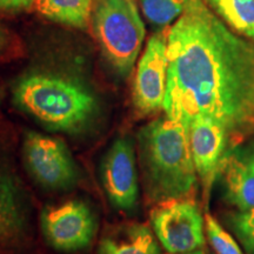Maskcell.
<instances>
[{"instance_id": "obj_1", "label": "cell", "mask_w": 254, "mask_h": 254, "mask_svg": "<svg viewBox=\"0 0 254 254\" xmlns=\"http://www.w3.org/2000/svg\"><path fill=\"white\" fill-rule=\"evenodd\" d=\"M167 118L189 128L207 118L231 151L254 133V40L237 33L204 0H186L167 37Z\"/></svg>"}, {"instance_id": "obj_2", "label": "cell", "mask_w": 254, "mask_h": 254, "mask_svg": "<svg viewBox=\"0 0 254 254\" xmlns=\"http://www.w3.org/2000/svg\"><path fill=\"white\" fill-rule=\"evenodd\" d=\"M138 150L145 194L151 202L194 198L198 174L185 125L167 117L153 120L139 131Z\"/></svg>"}, {"instance_id": "obj_3", "label": "cell", "mask_w": 254, "mask_h": 254, "mask_svg": "<svg viewBox=\"0 0 254 254\" xmlns=\"http://www.w3.org/2000/svg\"><path fill=\"white\" fill-rule=\"evenodd\" d=\"M13 100L20 110L55 131L79 132L97 111L94 95L63 75L32 73L17 82Z\"/></svg>"}, {"instance_id": "obj_4", "label": "cell", "mask_w": 254, "mask_h": 254, "mask_svg": "<svg viewBox=\"0 0 254 254\" xmlns=\"http://www.w3.org/2000/svg\"><path fill=\"white\" fill-rule=\"evenodd\" d=\"M92 30L114 71L128 77L146 34L134 0H99L92 14Z\"/></svg>"}, {"instance_id": "obj_5", "label": "cell", "mask_w": 254, "mask_h": 254, "mask_svg": "<svg viewBox=\"0 0 254 254\" xmlns=\"http://www.w3.org/2000/svg\"><path fill=\"white\" fill-rule=\"evenodd\" d=\"M155 237L168 254H184L205 246V218L194 199L158 204L151 212Z\"/></svg>"}, {"instance_id": "obj_6", "label": "cell", "mask_w": 254, "mask_h": 254, "mask_svg": "<svg viewBox=\"0 0 254 254\" xmlns=\"http://www.w3.org/2000/svg\"><path fill=\"white\" fill-rule=\"evenodd\" d=\"M23 151L28 172L43 186L62 190L77 183V165L59 139L30 132L24 139Z\"/></svg>"}, {"instance_id": "obj_7", "label": "cell", "mask_w": 254, "mask_h": 254, "mask_svg": "<svg viewBox=\"0 0 254 254\" xmlns=\"http://www.w3.org/2000/svg\"><path fill=\"white\" fill-rule=\"evenodd\" d=\"M167 37L166 28L154 33L139 60L133 84V105L141 116L164 110L167 87Z\"/></svg>"}, {"instance_id": "obj_8", "label": "cell", "mask_w": 254, "mask_h": 254, "mask_svg": "<svg viewBox=\"0 0 254 254\" xmlns=\"http://www.w3.org/2000/svg\"><path fill=\"white\" fill-rule=\"evenodd\" d=\"M40 221L46 240L62 252L85 249L91 244L97 230L90 207L78 200L46 207L41 213Z\"/></svg>"}, {"instance_id": "obj_9", "label": "cell", "mask_w": 254, "mask_h": 254, "mask_svg": "<svg viewBox=\"0 0 254 254\" xmlns=\"http://www.w3.org/2000/svg\"><path fill=\"white\" fill-rule=\"evenodd\" d=\"M101 180L107 198L120 211H131L139 195L134 147L126 138H118L101 163Z\"/></svg>"}, {"instance_id": "obj_10", "label": "cell", "mask_w": 254, "mask_h": 254, "mask_svg": "<svg viewBox=\"0 0 254 254\" xmlns=\"http://www.w3.org/2000/svg\"><path fill=\"white\" fill-rule=\"evenodd\" d=\"M189 133L196 174L202 184L205 201L208 202L212 186L220 174L225 159L232 152L230 142L225 129L207 118L193 120Z\"/></svg>"}, {"instance_id": "obj_11", "label": "cell", "mask_w": 254, "mask_h": 254, "mask_svg": "<svg viewBox=\"0 0 254 254\" xmlns=\"http://www.w3.org/2000/svg\"><path fill=\"white\" fill-rule=\"evenodd\" d=\"M25 209L23 195L13 173L0 161V245L23 231Z\"/></svg>"}, {"instance_id": "obj_12", "label": "cell", "mask_w": 254, "mask_h": 254, "mask_svg": "<svg viewBox=\"0 0 254 254\" xmlns=\"http://www.w3.org/2000/svg\"><path fill=\"white\" fill-rule=\"evenodd\" d=\"M154 232L145 224H131L105 236L98 254H164Z\"/></svg>"}, {"instance_id": "obj_13", "label": "cell", "mask_w": 254, "mask_h": 254, "mask_svg": "<svg viewBox=\"0 0 254 254\" xmlns=\"http://www.w3.org/2000/svg\"><path fill=\"white\" fill-rule=\"evenodd\" d=\"M226 200L239 211L254 208V173L241 160L236 150L225 159L220 170Z\"/></svg>"}, {"instance_id": "obj_14", "label": "cell", "mask_w": 254, "mask_h": 254, "mask_svg": "<svg viewBox=\"0 0 254 254\" xmlns=\"http://www.w3.org/2000/svg\"><path fill=\"white\" fill-rule=\"evenodd\" d=\"M92 5L93 0H36L32 8L56 23L86 28L92 19Z\"/></svg>"}, {"instance_id": "obj_15", "label": "cell", "mask_w": 254, "mask_h": 254, "mask_svg": "<svg viewBox=\"0 0 254 254\" xmlns=\"http://www.w3.org/2000/svg\"><path fill=\"white\" fill-rule=\"evenodd\" d=\"M222 20L241 36L254 40V0H207Z\"/></svg>"}, {"instance_id": "obj_16", "label": "cell", "mask_w": 254, "mask_h": 254, "mask_svg": "<svg viewBox=\"0 0 254 254\" xmlns=\"http://www.w3.org/2000/svg\"><path fill=\"white\" fill-rule=\"evenodd\" d=\"M185 4L186 0H140L145 17L161 30L182 15Z\"/></svg>"}, {"instance_id": "obj_17", "label": "cell", "mask_w": 254, "mask_h": 254, "mask_svg": "<svg viewBox=\"0 0 254 254\" xmlns=\"http://www.w3.org/2000/svg\"><path fill=\"white\" fill-rule=\"evenodd\" d=\"M205 230L209 244L217 254H244L234 238L209 213L205 215Z\"/></svg>"}, {"instance_id": "obj_18", "label": "cell", "mask_w": 254, "mask_h": 254, "mask_svg": "<svg viewBox=\"0 0 254 254\" xmlns=\"http://www.w3.org/2000/svg\"><path fill=\"white\" fill-rule=\"evenodd\" d=\"M231 226L247 254H254V208L239 211L230 218Z\"/></svg>"}, {"instance_id": "obj_19", "label": "cell", "mask_w": 254, "mask_h": 254, "mask_svg": "<svg viewBox=\"0 0 254 254\" xmlns=\"http://www.w3.org/2000/svg\"><path fill=\"white\" fill-rule=\"evenodd\" d=\"M36 0H0V13L15 14L33 7Z\"/></svg>"}, {"instance_id": "obj_20", "label": "cell", "mask_w": 254, "mask_h": 254, "mask_svg": "<svg viewBox=\"0 0 254 254\" xmlns=\"http://www.w3.org/2000/svg\"><path fill=\"white\" fill-rule=\"evenodd\" d=\"M237 153H238V152H237ZM238 155H239L241 160L245 163L246 166L249 167L250 170L254 173V145L250 146V147L245 151L239 152Z\"/></svg>"}, {"instance_id": "obj_21", "label": "cell", "mask_w": 254, "mask_h": 254, "mask_svg": "<svg viewBox=\"0 0 254 254\" xmlns=\"http://www.w3.org/2000/svg\"><path fill=\"white\" fill-rule=\"evenodd\" d=\"M8 45H9V36L7 31L0 25V59H1L2 57H5L6 51L8 49Z\"/></svg>"}, {"instance_id": "obj_22", "label": "cell", "mask_w": 254, "mask_h": 254, "mask_svg": "<svg viewBox=\"0 0 254 254\" xmlns=\"http://www.w3.org/2000/svg\"><path fill=\"white\" fill-rule=\"evenodd\" d=\"M186 254H207L206 252H204V251L201 250H196V251H193V252H190V253H186Z\"/></svg>"}, {"instance_id": "obj_23", "label": "cell", "mask_w": 254, "mask_h": 254, "mask_svg": "<svg viewBox=\"0 0 254 254\" xmlns=\"http://www.w3.org/2000/svg\"><path fill=\"white\" fill-rule=\"evenodd\" d=\"M184 254H186V253H184Z\"/></svg>"}]
</instances>
